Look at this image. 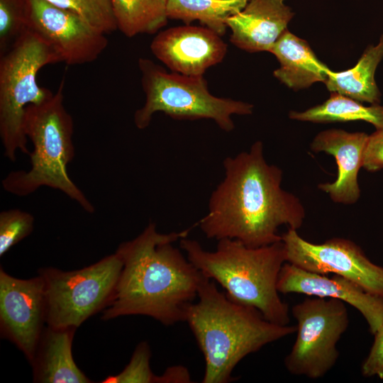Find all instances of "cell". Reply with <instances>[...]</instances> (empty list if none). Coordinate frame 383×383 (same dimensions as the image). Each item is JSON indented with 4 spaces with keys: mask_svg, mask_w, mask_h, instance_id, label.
<instances>
[{
    "mask_svg": "<svg viewBox=\"0 0 383 383\" xmlns=\"http://www.w3.org/2000/svg\"><path fill=\"white\" fill-rule=\"evenodd\" d=\"M225 176L197 225L208 238H230L251 248L282 240L278 228L297 230L306 216L300 199L281 187L282 170L267 162L260 140L224 159Z\"/></svg>",
    "mask_w": 383,
    "mask_h": 383,
    "instance_id": "6da1fadb",
    "label": "cell"
},
{
    "mask_svg": "<svg viewBox=\"0 0 383 383\" xmlns=\"http://www.w3.org/2000/svg\"><path fill=\"white\" fill-rule=\"evenodd\" d=\"M63 85L62 81L47 101L26 108L23 130L33 145L29 154L30 167L26 171L11 172L2 180V187L18 196H28L42 187L57 189L91 213L95 210L94 205L67 172V165L74 156V126L63 104Z\"/></svg>",
    "mask_w": 383,
    "mask_h": 383,
    "instance_id": "5b68a950",
    "label": "cell"
},
{
    "mask_svg": "<svg viewBox=\"0 0 383 383\" xmlns=\"http://www.w3.org/2000/svg\"><path fill=\"white\" fill-rule=\"evenodd\" d=\"M282 240L287 262L315 273H334L383 296V267L373 263L352 240L332 238L323 243H313L292 228L282 235Z\"/></svg>",
    "mask_w": 383,
    "mask_h": 383,
    "instance_id": "30bf717a",
    "label": "cell"
},
{
    "mask_svg": "<svg viewBox=\"0 0 383 383\" xmlns=\"http://www.w3.org/2000/svg\"><path fill=\"white\" fill-rule=\"evenodd\" d=\"M374 340L370 351L361 366L364 377H377L383 379V325L374 333Z\"/></svg>",
    "mask_w": 383,
    "mask_h": 383,
    "instance_id": "4316f807",
    "label": "cell"
},
{
    "mask_svg": "<svg viewBox=\"0 0 383 383\" xmlns=\"http://www.w3.org/2000/svg\"><path fill=\"white\" fill-rule=\"evenodd\" d=\"M75 328L48 326L40 339L31 365L33 382L40 383L91 382L74 361L72 345Z\"/></svg>",
    "mask_w": 383,
    "mask_h": 383,
    "instance_id": "e0dca14e",
    "label": "cell"
},
{
    "mask_svg": "<svg viewBox=\"0 0 383 383\" xmlns=\"http://www.w3.org/2000/svg\"><path fill=\"white\" fill-rule=\"evenodd\" d=\"M47 300L43 278L19 279L0 269V329L31 363L45 329Z\"/></svg>",
    "mask_w": 383,
    "mask_h": 383,
    "instance_id": "8fae6325",
    "label": "cell"
},
{
    "mask_svg": "<svg viewBox=\"0 0 383 383\" xmlns=\"http://www.w3.org/2000/svg\"><path fill=\"white\" fill-rule=\"evenodd\" d=\"M189 231L160 233L150 223L137 237L118 245L115 252L123 267L103 320L142 315L165 326L184 321L204 277L172 245Z\"/></svg>",
    "mask_w": 383,
    "mask_h": 383,
    "instance_id": "7a4b0ae2",
    "label": "cell"
},
{
    "mask_svg": "<svg viewBox=\"0 0 383 383\" xmlns=\"http://www.w3.org/2000/svg\"><path fill=\"white\" fill-rule=\"evenodd\" d=\"M249 0H167L168 19L189 25L199 21L206 28L223 36L228 28L227 20L240 12Z\"/></svg>",
    "mask_w": 383,
    "mask_h": 383,
    "instance_id": "44dd1931",
    "label": "cell"
},
{
    "mask_svg": "<svg viewBox=\"0 0 383 383\" xmlns=\"http://www.w3.org/2000/svg\"><path fill=\"white\" fill-rule=\"evenodd\" d=\"M284 1L249 0L227 20L231 43L249 52H269L294 15Z\"/></svg>",
    "mask_w": 383,
    "mask_h": 383,
    "instance_id": "2e32d148",
    "label": "cell"
},
{
    "mask_svg": "<svg viewBox=\"0 0 383 383\" xmlns=\"http://www.w3.org/2000/svg\"><path fill=\"white\" fill-rule=\"evenodd\" d=\"M273 54L280 66L273 74L289 89H307L327 79L331 70L315 55L308 42L286 30L272 45Z\"/></svg>",
    "mask_w": 383,
    "mask_h": 383,
    "instance_id": "ac0fdd59",
    "label": "cell"
},
{
    "mask_svg": "<svg viewBox=\"0 0 383 383\" xmlns=\"http://www.w3.org/2000/svg\"><path fill=\"white\" fill-rule=\"evenodd\" d=\"M292 314L297 321V334L284 366L295 376L321 378L339 357L337 343L349 325L345 303L331 298H306L292 306Z\"/></svg>",
    "mask_w": 383,
    "mask_h": 383,
    "instance_id": "9c48e42d",
    "label": "cell"
},
{
    "mask_svg": "<svg viewBox=\"0 0 383 383\" xmlns=\"http://www.w3.org/2000/svg\"><path fill=\"white\" fill-rule=\"evenodd\" d=\"M227 47L221 36L211 29L186 25L160 32L150 50L172 72L197 77L220 63Z\"/></svg>",
    "mask_w": 383,
    "mask_h": 383,
    "instance_id": "4fadbf2b",
    "label": "cell"
},
{
    "mask_svg": "<svg viewBox=\"0 0 383 383\" xmlns=\"http://www.w3.org/2000/svg\"><path fill=\"white\" fill-rule=\"evenodd\" d=\"M369 135L364 132L349 133L332 128L318 133L310 145L314 152L333 155L338 167L337 177L331 183L318 184L333 201L353 204L360 196L358 173L362 167L363 154Z\"/></svg>",
    "mask_w": 383,
    "mask_h": 383,
    "instance_id": "9a60e30c",
    "label": "cell"
},
{
    "mask_svg": "<svg viewBox=\"0 0 383 383\" xmlns=\"http://www.w3.org/2000/svg\"><path fill=\"white\" fill-rule=\"evenodd\" d=\"M216 249L205 250L187 237L180 247L187 257L205 277L217 282L232 301L257 309L268 321L289 325V306L277 290V280L287 262L282 240L251 248L230 238L218 240Z\"/></svg>",
    "mask_w": 383,
    "mask_h": 383,
    "instance_id": "277c9868",
    "label": "cell"
},
{
    "mask_svg": "<svg viewBox=\"0 0 383 383\" xmlns=\"http://www.w3.org/2000/svg\"><path fill=\"white\" fill-rule=\"evenodd\" d=\"M81 17L99 31L107 34L117 28L111 0H46Z\"/></svg>",
    "mask_w": 383,
    "mask_h": 383,
    "instance_id": "603a6c76",
    "label": "cell"
},
{
    "mask_svg": "<svg viewBox=\"0 0 383 383\" xmlns=\"http://www.w3.org/2000/svg\"><path fill=\"white\" fill-rule=\"evenodd\" d=\"M362 167L371 172L383 169V130L369 135L364 154Z\"/></svg>",
    "mask_w": 383,
    "mask_h": 383,
    "instance_id": "83f0119b",
    "label": "cell"
},
{
    "mask_svg": "<svg viewBox=\"0 0 383 383\" xmlns=\"http://www.w3.org/2000/svg\"><path fill=\"white\" fill-rule=\"evenodd\" d=\"M138 67L145 95L144 105L135 111L133 116L138 129L146 128L152 116L162 112L178 120L211 119L221 129L231 132L235 127L233 115H250L253 112L251 104L211 94L204 76L167 72L148 58H140Z\"/></svg>",
    "mask_w": 383,
    "mask_h": 383,
    "instance_id": "8992f818",
    "label": "cell"
},
{
    "mask_svg": "<svg viewBox=\"0 0 383 383\" xmlns=\"http://www.w3.org/2000/svg\"><path fill=\"white\" fill-rule=\"evenodd\" d=\"M150 348L146 342L135 348L129 363L118 374L107 377L102 383H161V375L151 370Z\"/></svg>",
    "mask_w": 383,
    "mask_h": 383,
    "instance_id": "484cf974",
    "label": "cell"
},
{
    "mask_svg": "<svg viewBox=\"0 0 383 383\" xmlns=\"http://www.w3.org/2000/svg\"><path fill=\"white\" fill-rule=\"evenodd\" d=\"M34 218L28 212L18 209L0 213V257L33 231Z\"/></svg>",
    "mask_w": 383,
    "mask_h": 383,
    "instance_id": "d4e9b609",
    "label": "cell"
},
{
    "mask_svg": "<svg viewBox=\"0 0 383 383\" xmlns=\"http://www.w3.org/2000/svg\"><path fill=\"white\" fill-rule=\"evenodd\" d=\"M117 28L126 37L153 34L168 21L167 0H111Z\"/></svg>",
    "mask_w": 383,
    "mask_h": 383,
    "instance_id": "7402d4cb",
    "label": "cell"
},
{
    "mask_svg": "<svg viewBox=\"0 0 383 383\" xmlns=\"http://www.w3.org/2000/svg\"><path fill=\"white\" fill-rule=\"evenodd\" d=\"M383 60V34L376 45H369L356 65L348 70H330L325 82L327 89L360 102L380 104L381 91L375 80L377 68Z\"/></svg>",
    "mask_w": 383,
    "mask_h": 383,
    "instance_id": "d6986e66",
    "label": "cell"
},
{
    "mask_svg": "<svg viewBox=\"0 0 383 383\" xmlns=\"http://www.w3.org/2000/svg\"><path fill=\"white\" fill-rule=\"evenodd\" d=\"M279 293H296L340 300L356 309L374 333L383 325V296L373 294L342 276L328 277L285 262L277 280Z\"/></svg>",
    "mask_w": 383,
    "mask_h": 383,
    "instance_id": "5bb4252c",
    "label": "cell"
},
{
    "mask_svg": "<svg viewBox=\"0 0 383 383\" xmlns=\"http://www.w3.org/2000/svg\"><path fill=\"white\" fill-rule=\"evenodd\" d=\"M57 62L60 60L55 52L29 29L0 55V137L4 155L12 162L18 150L30 154L23 130L26 108L43 104L54 94L38 85V73Z\"/></svg>",
    "mask_w": 383,
    "mask_h": 383,
    "instance_id": "52a82bcc",
    "label": "cell"
},
{
    "mask_svg": "<svg viewBox=\"0 0 383 383\" xmlns=\"http://www.w3.org/2000/svg\"><path fill=\"white\" fill-rule=\"evenodd\" d=\"M291 119L317 123L363 121L371 123L376 130H383V106L362 102L337 92H331L323 104L304 111H292Z\"/></svg>",
    "mask_w": 383,
    "mask_h": 383,
    "instance_id": "ffe728a7",
    "label": "cell"
},
{
    "mask_svg": "<svg viewBox=\"0 0 383 383\" xmlns=\"http://www.w3.org/2000/svg\"><path fill=\"white\" fill-rule=\"evenodd\" d=\"M123 262L116 252L72 271L39 270L44 279L48 326L77 329L110 303Z\"/></svg>",
    "mask_w": 383,
    "mask_h": 383,
    "instance_id": "ba28073f",
    "label": "cell"
},
{
    "mask_svg": "<svg viewBox=\"0 0 383 383\" xmlns=\"http://www.w3.org/2000/svg\"><path fill=\"white\" fill-rule=\"evenodd\" d=\"M28 0H0V55L28 29Z\"/></svg>",
    "mask_w": 383,
    "mask_h": 383,
    "instance_id": "cb8c5ba5",
    "label": "cell"
},
{
    "mask_svg": "<svg viewBox=\"0 0 383 383\" xmlns=\"http://www.w3.org/2000/svg\"><path fill=\"white\" fill-rule=\"evenodd\" d=\"M27 26L67 65L94 62L108 45L105 33L46 0H28Z\"/></svg>",
    "mask_w": 383,
    "mask_h": 383,
    "instance_id": "7c38bea8",
    "label": "cell"
},
{
    "mask_svg": "<svg viewBox=\"0 0 383 383\" xmlns=\"http://www.w3.org/2000/svg\"><path fill=\"white\" fill-rule=\"evenodd\" d=\"M196 302L185 319L205 360L203 383H227L235 366L247 355L296 331V326L267 320L255 308L236 303L204 275Z\"/></svg>",
    "mask_w": 383,
    "mask_h": 383,
    "instance_id": "3957f363",
    "label": "cell"
}]
</instances>
